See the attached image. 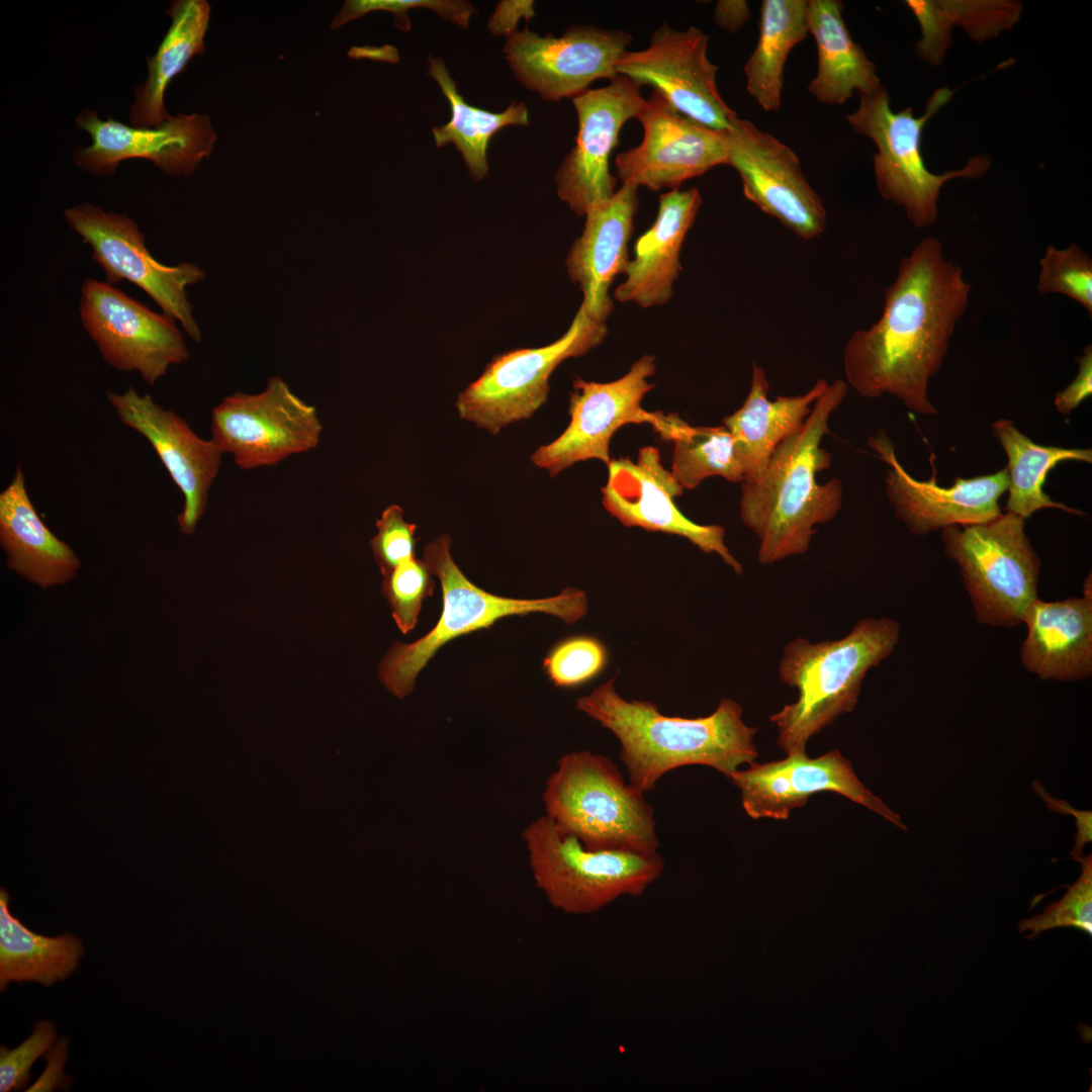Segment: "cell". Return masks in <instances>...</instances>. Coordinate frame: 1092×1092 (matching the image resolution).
Returning a JSON list of instances; mask_svg holds the SVG:
<instances>
[{
    "mask_svg": "<svg viewBox=\"0 0 1092 1092\" xmlns=\"http://www.w3.org/2000/svg\"><path fill=\"white\" fill-rule=\"evenodd\" d=\"M210 11L205 0H176L170 4L166 14L172 19L171 25L156 54L147 60V78L136 87L129 109L131 125L156 126L171 117L164 105L166 89L193 57L204 53Z\"/></svg>",
    "mask_w": 1092,
    "mask_h": 1092,
    "instance_id": "cell-31",
    "label": "cell"
},
{
    "mask_svg": "<svg viewBox=\"0 0 1092 1092\" xmlns=\"http://www.w3.org/2000/svg\"><path fill=\"white\" fill-rule=\"evenodd\" d=\"M842 10L839 0H808L809 32L818 57L808 91L828 105H842L854 92L871 94L882 86L875 64L852 38Z\"/></svg>",
    "mask_w": 1092,
    "mask_h": 1092,
    "instance_id": "cell-30",
    "label": "cell"
},
{
    "mask_svg": "<svg viewBox=\"0 0 1092 1092\" xmlns=\"http://www.w3.org/2000/svg\"><path fill=\"white\" fill-rule=\"evenodd\" d=\"M8 895L0 893V987L9 982L34 981L51 986L67 978L83 954L82 942L65 933L43 936L25 927L8 910Z\"/></svg>",
    "mask_w": 1092,
    "mask_h": 1092,
    "instance_id": "cell-35",
    "label": "cell"
},
{
    "mask_svg": "<svg viewBox=\"0 0 1092 1092\" xmlns=\"http://www.w3.org/2000/svg\"><path fill=\"white\" fill-rule=\"evenodd\" d=\"M1036 289L1041 294H1064L1092 315V259L1076 243L1064 249L1052 245L1039 259Z\"/></svg>",
    "mask_w": 1092,
    "mask_h": 1092,
    "instance_id": "cell-38",
    "label": "cell"
},
{
    "mask_svg": "<svg viewBox=\"0 0 1092 1092\" xmlns=\"http://www.w3.org/2000/svg\"><path fill=\"white\" fill-rule=\"evenodd\" d=\"M616 677L577 699L576 708L618 738L629 781L642 792L677 767L706 765L729 778L757 758V729L743 722V709L734 700L722 699L706 717L666 716L648 701L623 699Z\"/></svg>",
    "mask_w": 1092,
    "mask_h": 1092,
    "instance_id": "cell-2",
    "label": "cell"
},
{
    "mask_svg": "<svg viewBox=\"0 0 1092 1092\" xmlns=\"http://www.w3.org/2000/svg\"><path fill=\"white\" fill-rule=\"evenodd\" d=\"M81 323L106 363L138 372L154 385L170 366L189 358L175 321L157 313L108 282L86 279L81 286Z\"/></svg>",
    "mask_w": 1092,
    "mask_h": 1092,
    "instance_id": "cell-13",
    "label": "cell"
},
{
    "mask_svg": "<svg viewBox=\"0 0 1092 1092\" xmlns=\"http://www.w3.org/2000/svg\"><path fill=\"white\" fill-rule=\"evenodd\" d=\"M606 323L592 318L579 305L567 331L539 348L498 354L456 400L460 419L496 435L503 428L532 417L547 400L553 371L566 359L579 357L603 343Z\"/></svg>",
    "mask_w": 1092,
    "mask_h": 1092,
    "instance_id": "cell-10",
    "label": "cell"
},
{
    "mask_svg": "<svg viewBox=\"0 0 1092 1092\" xmlns=\"http://www.w3.org/2000/svg\"><path fill=\"white\" fill-rule=\"evenodd\" d=\"M323 431L316 408L293 393L279 376L256 394L225 396L211 414V440L242 469L275 465L318 445Z\"/></svg>",
    "mask_w": 1092,
    "mask_h": 1092,
    "instance_id": "cell-12",
    "label": "cell"
},
{
    "mask_svg": "<svg viewBox=\"0 0 1092 1092\" xmlns=\"http://www.w3.org/2000/svg\"><path fill=\"white\" fill-rule=\"evenodd\" d=\"M428 75L440 86L450 108V120L432 128L437 148L452 144L461 154L470 175L479 181L488 172L487 147L492 136L507 126L530 124L524 102L513 101L503 112H492L467 103L440 58L429 57Z\"/></svg>",
    "mask_w": 1092,
    "mask_h": 1092,
    "instance_id": "cell-34",
    "label": "cell"
},
{
    "mask_svg": "<svg viewBox=\"0 0 1092 1092\" xmlns=\"http://www.w3.org/2000/svg\"><path fill=\"white\" fill-rule=\"evenodd\" d=\"M423 559L412 557L383 577L382 593L399 630L406 634L418 621L423 601L433 594L435 581Z\"/></svg>",
    "mask_w": 1092,
    "mask_h": 1092,
    "instance_id": "cell-41",
    "label": "cell"
},
{
    "mask_svg": "<svg viewBox=\"0 0 1092 1092\" xmlns=\"http://www.w3.org/2000/svg\"><path fill=\"white\" fill-rule=\"evenodd\" d=\"M0 543L8 568L42 588L66 583L80 567L73 549L38 516L21 466L0 493Z\"/></svg>",
    "mask_w": 1092,
    "mask_h": 1092,
    "instance_id": "cell-28",
    "label": "cell"
},
{
    "mask_svg": "<svg viewBox=\"0 0 1092 1092\" xmlns=\"http://www.w3.org/2000/svg\"><path fill=\"white\" fill-rule=\"evenodd\" d=\"M808 33V0L761 2L758 41L743 70L747 92L763 110L781 108L787 59Z\"/></svg>",
    "mask_w": 1092,
    "mask_h": 1092,
    "instance_id": "cell-33",
    "label": "cell"
},
{
    "mask_svg": "<svg viewBox=\"0 0 1092 1092\" xmlns=\"http://www.w3.org/2000/svg\"><path fill=\"white\" fill-rule=\"evenodd\" d=\"M637 189L623 183L608 201L590 209L566 258L567 274L583 295L581 304L600 323H606L613 309L610 287L619 274H625L630 261L628 244L639 206Z\"/></svg>",
    "mask_w": 1092,
    "mask_h": 1092,
    "instance_id": "cell-25",
    "label": "cell"
},
{
    "mask_svg": "<svg viewBox=\"0 0 1092 1092\" xmlns=\"http://www.w3.org/2000/svg\"><path fill=\"white\" fill-rule=\"evenodd\" d=\"M67 1060V1039L59 1040L48 1054V1066L39 1079L27 1091H52L64 1081L63 1067Z\"/></svg>",
    "mask_w": 1092,
    "mask_h": 1092,
    "instance_id": "cell-49",
    "label": "cell"
},
{
    "mask_svg": "<svg viewBox=\"0 0 1092 1092\" xmlns=\"http://www.w3.org/2000/svg\"><path fill=\"white\" fill-rule=\"evenodd\" d=\"M607 466V482L601 488L603 505L621 524L684 537L704 553H716L735 573L742 574V564L725 544V529L697 524L676 507L674 497L684 487L661 464L656 447L641 448L636 461L624 457L611 460Z\"/></svg>",
    "mask_w": 1092,
    "mask_h": 1092,
    "instance_id": "cell-21",
    "label": "cell"
},
{
    "mask_svg": "<svg viewBox=\"0 0 1092 1092\" xmlns=\"http://www.w3.org/2000/svg\"><path fill=\"white\" fill-rule=\"evenodd\" d=\"M523 837L536 885L569 914H593L622 896H641L665 867L658 851L588 849L547 816L533 821Z\"/></svg>",
    "mask_w": 1092,
    "mask_h": 1092,
    "instance_id": "cell-8",
    "label": "cell"
},
{
    "mask_svg": "<svg viewBox=\"0 0 1092 1092\" xmlns=\"http://www.w3.org/2000/svg\"><path fill=\"white\" fill-rule=\"evenodd\" d=\"M643 127L640 145L617 155L623 183L653 191L678 189L691 178L728 165L724 130L704 126L676 111L653 92L636 117Z\"/></svg>",
    "mask_w": 1092,
    "mask_h": 1092,
    "instance_id": "cell-20",
    "label": "cell"
},
{
    "mask_svg": "<svg viewBox=\"0 0 1092 1092\" xmlns=\"http://www.w3.org/2000/svg\"><path fill=\"white\" fill-rule=\"evenodd\" d=\"M1012 513L971 525L942 529L946 556L960 567L976 619L992 627L1022 623L1037 597L1040 560Z\"/></svg>",
    "mask_w": 1092,
    "mask_h": 1092,
    "instance_id": "cell-9",
    "label": "cell"
},
{
    "mask_svg": "<svg viewBox=\"0 0 1092 1092\" xmlns=\"http://www.w3.org/2000/svg\"><path fill=\"white\" fill-rule=\"evenodd\" d=\"M651 426L662 439L674 443L670 472L684 489H694L712 476L743 482L744 461L726 427H693L676 414L660 412H655Z\"/></svg>",
    "mask_w": 1092,
    "mask_h": 1092,
    "instance_id": "cell-36",
    "label": "cell"
},
{
    "mask_svg": "<svg viewBox=\"0 0 1092 1092\" xmlns=\"http://www.w3.org/2000/svg\"><path fill=\"white\" fill-rule=\"evenodd\" d=\"M57 1034L50 1021H39L33 1032L13 1050L0 1049V1091L22 1089L29 1080V1070L56 1041Z\"/></svg>",
    "mask_w": 1092,
    "mask_h": 1092,
    "instance_id": "cell-44",
    "label": "cell"
},
{
    "mask_svg": "<svg viewBox=\"0 0 1092 1092\" xmlns=\"http://www.w3.org/2000/svg\"><path fill=\"white\" fill-rule=\"evenodd\" d=\"M120 422L145 437L183 496L180 530L193 534L208 502V492L221 464V450L200 438L177 414L158 404L151 394L129 386L107 392Z\"/></svg>",
    "mask_w": 1092,
    "mask_h": 1092,
    "instance_id": "cell-23",
    "label": "cell"
},
{
    "mask_svg": "<svg viewBox=\"0 0 1092 1092\" xmlns=\"http://www.w3.org/2000/svg\"><path fill=\"white\" fill-rule=\"evenodd\" d=\"M1034 791L1042 798L1050 810L1062 814H1070L1076 818L1077 833L1074 836L1075 845L1071 850L1073 858L1083 855V847L1092 840V812L1074 809L1068 802L1053 798L1043 789L1039 782H1033Z\"/></svg>",
    "mask_w": 1092,
    "mask_h": 1092,
    "instance_id": "cell-46",
    "label": "cell"
},
{
    "mask_svg": "<svg viewBox=\"0 0 1092 1092\" xmlns=\"http://www.w3.org/2000/svg\"><path fill=\"white\" fill-rule=\"evenodd\" d=\"M708 41V35L695 26L677 30L662 23L652 33L646 49L628 51L622 56L616 65L617 74L641 87H652L692 120L726 130L737 114L718 90L719 68L707 56Z\"/></svg>",
    "mask_w": 1092,
    "mask_h": 1092,
    "instance_id": "cell-17",
    "label": "cell"
},
{
    "mask_svg": "<svg viewBox=\"0 0 1092 1092\" xmlns=\"http://www.w3.org/2000/svg\"><path fill=\"white\" fill-rule=\"evenodd\" d=\"M972 287L935 238L904 256L884 292L880 318L854 331L843 349L848 384L862 397L891 394L913 413L934 416L930 378L940 369Z\"/></svg>",
    "mask_w": 1092,
    "mask_h": 1092,
    "instance_id": "cell-1",
    "label": "cell"
},
{
    "mask_svg": "<svg viewBox=\"0 0 1092 1092\" xmlns=\"http://www.w3.org/2000/svg\"><path fill=\"white\" fill-rule=\"evenodd\" d=\"M546 816L588 849L656 852L659 840L644 792L626 784L608 757L587 750L562 756L543 793Z\"/></svg>",
    "mask_w": 1092,
    "mask_h": 1092,
    "instance_id": "cell-5",
    "label": "cell"
},
{
    "mask_svg": "<svg viewBox=\"0 0 1092 1092\" xmlns=\"http://www.w3.org/2000/svg\"><path fill=\"white\" fill-rule=\"evenodd\" d=\"M728 165L739 174L743 194L803 240L820 237L825 206L807 181L796 153L747 119L734 116L724 130Z\"/></svg>",
    "mask_w": 1092,
    "mask_h": 1092,
    "instance_id": "cell-16",
    "label": "cell"
},
{
    "mask_svg": "<svg viewBox=\"0 0 1092 1092\" xmlns=\"http://www.w3.org/2000/svg\"><path fill=\"white\" fill-rule=\"evenodd\" d=\"M640 89L633 80L618 75L609 85L588 89L572 99L578 131L555 180L558 197L578 216H584L616 192L609 160L621 128L627 120L636 118L646 103Z\"/></svg>",
    "mask_w": 1092,
    "mask_h": 1092,
    "instance_id": "cell-18",
    "label": "cell"
},
{
    "mask_svg": "<svg viewBox=\"0 0 1092 1092\" xmlns=\"http://www.w3.org/2000/svg\"><path fill=\"white\" fill-rule=\"evenodd\" d=\"M750 15L748 3L744 0H720L713 12L714 22L731 33L741 29Z\"/></svg>",
    "mask_w": 1092,
    "mask_h": 1092,
    "instance_id": "cell-48",
    "label": "cell"
},
{
    "mask_svg": "<svg viewBox=\"0 0 1092 1092\" xmlns=\"http://www.w3.org/2000/svg\"><path fill=\"white\" fill-rule=\"evenodd\" d=\"M827 387L826 380L820 378L804 394L780 395L769 400L765 372L753 362L746 399L732 415L723 418V426L735 438L744 461L743 482H753L761 477L778 445L803 428L811 404Z\"/></svg>",
    "mask_w": 1092,
    "mask_h": 1092,
    "instance_id": "cell-29",
    "label": "cell"
},
{
    "mask_svg": "<svg viewBox=\"0 0 1092 1092\" xmlns=\"http://www.w3.org/2000/svg\"><path fill=\"white\" fill-rule=\"evenodd\" d=\"M728 779L740 791L742 807L753 819L786 820L793 809L804 806L811 796L829 791L907 830L900 815L859 781L850 761L837 749L816 758L803 752L790 753L784 759L762 764L754 761Z\"/></svg>",
    "mask_w": 1092,
    "mask_h": 1092,
    "instance_id": "cell-22",
    "label": "cell"
},
{
    "mask_svg": "<svg viewBox=\"0 0 1092 1092\" xmlns=\"http://www.w3.org/2000/svg\"><path fill=\"white\" fill-rule=\"evenodd\" d=\"M632 35L621 29L573 25L562 35H539L527 26L507 37L505 58L516 79L543 100L575 98L597 80L612 81Z\"/></svg>",
    "mask_w": 1092,
    "mask_h": 1092,
    "instance_id": "cell-14",
    "label": "cell"
},
{
    "mask_svg": "<svg viewBox=\"0 0 1092 1092\" xmlns=\"http://www.w3.org/2000/svg\"><path fill=\"white\" fill-rule=\"evenodd\" d=\"M846 393L841 379L828 384L803 428L778 445L761 477L741 483L740 517L759 540L762 565L807 552L817 532L814 526L830 522L841 509V480L834 477L820 484L816 475L831 464L830 453L820 444Z\"/></svg>",
    "mask_w": 1092,
    "mask_h": 1092,
    "instance_id": "cell-3",
    "label": "cell"
},
{
    "mask_svg": "<svg viewBox=\"0 0 1092 1092\" xmlns=\"http://www.w3.org/2000/svg\"><path fill=\"white\" fill-rule=\"evenodd\" d=\"M608 650L592 635H576L555 644L543 669L555 687L571 689L597 677L607 666Z\"/></svg>",
    "mask_w": 1092,
    "mask_h": 1092,
    "instance_id": "cell-39",
    "label": "cell"
},
{
    "mask_svg": "<svg viewBox=\"0 0 1092 1092\" xmlns=\"http://www.w3.org/2000/svg\"><path fill=\"white\" fill-rule=\"evenodd\" d=\"M701 204L702 196L695 187L660 195L656 219L635 242L626 279L614 291L616 300L643 308L668 302L681 271V246Z\"/></svg>",
    "mask_w": 1092,
    "mask_h": 1092,
    "instance_id": "cell-27",
    "label": "cell"
},
{
    "mask_svg": "<svg viewBox=\"0 0 1092 1092\" xmlns=\"http://www.w3.org/2000/svg\"><path fill=\"white\" fill-rule=\"evenodd\" d=\"M70 228L91 251L102 268L106 282L122 280L145 291L163 313L179 322L185 333L200 342L201 331L193 316L186 288L205 278V271L192 263L168 266L157 261L146 247V237L125 214L107 212L83 202L64 210Z\"/></svg>",
    "mask_w": 1092,
    "mask_h": 1092,
    "instance_id": "cell-11",
    "label": "cell"
},
{
    "mask_svg": "<svg viewBox=\"0 0 1092 1092\" xmlns=\"http://www.w3.org/2000/svg\"><path fill=\"white\" fill-rule=\"evenodd\" d=\"M1078 373L1074 380L1055 395L1054 404L1062 415L1071 414L1084 399L1092 394V346L1084 347L1076 358Z\"/></svg>",
    "mask_w": 1092,
    "mask_h": 1092,
    "instance_id": "cell-45",
    "label": "cell"
},
{
    "mask_svg": "<svg viewBox=\"0 0 1092 1092\" xmlns=\"http://www.w3.org/2000/svg\"><path fill=\"white\" fill-rule=\"evenodd\" d=\"M1091 575L1082 598L1044 602L1036 598L1022 623L1027 636L1021 647L1022 665L1040 679L1083 680L1092 674Z\"/></svg>",
    "mask_w": 1092,
    "mask_h": 1092,
    "instance_id": "cell-26",
    "label": "cell"
},
{
    "mask_svg": "<svg viewBox=\"0 0 1092 1092\" xmlns=\"http://www.w3.org/2000/svg\"><path fill=\"white\" fill-rule=\"evenodd\" d=\"M451 538L444 534L428 543L422 559L442 587L443 607L439 621L425 636L413 643L395 641L379 663L378 676L385 688L398 698L406 697L415 687L420 671L447 642L487 628L500 618L544 613L567 624L584 617L586 594L564 588L559 595L536 600L498 597L473 584L450 554Z\"/></svg>",
    "mask_w": 1092,
    "mask_h": 1092,
    "instance_id": "cell-6",
    "label": "cell"
},
{
    "mask_svg": "<svg viewBox=\"0 0 1092 1092\" xmlns=\"http://www.w3.org/2000/svg\"><path fill=\"white\" fill-rule=\"evenodd\" d=\"M900 632L891 618H863L840 639L789 641L779 677L798 691V698L769 717L778 728V745L787 754L806 752L812 736L852 712L866 674L889 657Z\"/></svg>",
    "mask_w": 1092,
    "mask_h": 1092,
    "instance_id": "cell-4",
    "label": "cell"
},
{
    "mask_svg": "<svg viewBox=\"0 0 1092 1092\" xmlns=\"http://www.w3.org/2000/svg\"><path fill=\"white\" fill-rule=\"evenodd\" d=\"M76 125L87 131L92 144L75 149V164L88 172L112 175L120 162L146 159L168 175L192 174L210 156L217 140L206 114L179 113L156 126H133L86 109Z\"/></svg>",
    "mask_w": 1092,
    "mask_h": 1092,
    "instance_id": "cell-19",
    "label": "cell"
},
{
    "mask_svg": "<svg viewBox=\"0 0 1092 1092\" xmlns=\"http://www.w3.org/2000/svg\"><path fill=\"white\" fill-rule=\"evenodd\" d=\"M1074 859L1080 863L1081 874L1074 884L1067 886V892L1062 899L1051 904L1041 914L1018 923L1021 933L1028 932L1026 938H1034L1043 931L1058 927H1074L1091 935L1092 854Z\"/></svg>",
    "mask_w": 1092,
    "mask_h": 1092,
    "instance_id": "cell-40",
    "label": "cell"
},
{
    "mask_svg": "<svg viewBox=\"0 0 1092 1092\" xmlns=\"http://www.w3.org/2000/svg\"><path fill=\"white\" fill-rule=\"evenodd\" d=\"M859 105L846 115L851 128L870 138L878 152L874 157L876 186L880 195L901 206L918 229L935 222L941 187L953 178H976L990 167L989 157L971 159L961 170L943 174L930 172L921 153L922 131L927 121L952 96L946 87L930 96L923 115L916 117L911 107L894 112L885 86L871 94H859Z\"/></svg>",
    "mask_w": 1092,
    "mask_h": 1092,
    "instance_id": "cell-7",
    "label": "cell"
},
{
    "mask_svg": "<svg viewBox=\"0 0 1092 1092\" xmlns=\"http://www.w3.org/2000/svg\"><path fill=\"white\" fill-rule=\"evenodd\" d=\"M870 448L889 465L886 491L896 517L918 536L953 525L986 522L1001 513L999 499L1008 487L1006 468L971 478L957 477L950 486L912 477L899 462L887 433L879 430L868 439Z\"/></svg>",
    "mask_w": 1092,
    "mask_h": 1092,
    "instance_id": "cell-24",
    "label": "cell"
},
{
    "mask_svg": "<svg viewBox=\"0 0 1092 1092\" xmlns=\"http://www.w3.org/2000/svg\"><path fill=\"white\" fill-rule=\"evenodd\" d=\"M655 369V358L645 354L614 381L602 383L574 378L568 426L555 440L538 447L531 456L532 462L551 477L590 459L608 465L610 441L620 428L654 422L655 413L645 411L641 402L654 387L648 378Z\"/></svg>",
    "mask_w": 1092,
    "mask_h": 1092,
    "instance_id": "cell-15",
    "label": "cell"
},
{
    "mask_svg": "<svg viewBox=\"0 0 1092 1092\" xmlns=\"http://www.w3.org/2000/svg\"><path fill=\"white\" fill-rule=\"evenodd\" d=\"M992 433L1002 446L1008 464L1007 512L1023 520L1036 511L1053 508L1082 515L1077 509L1053 500L1043 490L1049 472L1064 461L1092 462L1091 449L1044 446L1022 434L1012 421L999 419L992 424Z\"/></svg>",
    "mask_w": 1092,
    "mask_h": 1092,
    "instance_id": "cell-32",
    "label": "cell"
},
{
    "mask_svg": "<svg viewBox=\"0 0 1092 1092\" xmlns=\"http://www.w3.org/2000/svg\"><path fill=\"white\" fill-rule=\"evenodd\" d=\"M376 528L377 534L370 540V546L385 577L400 563L416 556L417 526L404 520L401 507L390 505L376 521Z\"/></svg>",
    "mask_w": 1092,
    "mask_h": 1092,
    "instance_id": "cell-43",
    "label": "cell"
},
{
    "mask_svg": "<svg viewBox=\"0 0 1092 1092\" xmlns=\"http://www.w3.org/2000/svg\"><path fill=\"white\" fill-rule=\"evenodd\" d=\"M414 8L431 9L441 18L465 29L469 27L470 16L476 12L470 2L459 0H348L334 17L330 28L339 29L370 12L387 11L393 15L396 28L408 31L412 23L407 11Z\"/></svg>",
    "mask_w": 1092,
    "mask_h": 1092,
    "instance_id": "cell-42",
    "label": "cell"
},
{
    "mask_svg": "<svg viewBox=\"0 0 1092 1092\" xmlns=\"http://www.w3.org/2000/svg\"><path fill=\"white\" fill-rule=\"evenodd\" d=\"M922 32L916 52L924 61L937 65L950 43L951 26H963L972 38L984 40L1011 27L1022 6L1010 1H921L908 0Z\"/></svg>",
    "mask_w": 1092,
    "mask_h": 1092,
    "instance_id": "cell-37",
    "label": "cell"
},
{
    "mask_svg": "<svg viewBox=\"0 0 1092 1092\" xmlns=\"http://www.w3.org/2000/svg\"><path fill=\"white\" fill-rule=\"evenodd\" d=\"M534 15L533 1H502L497 4L487 26L493 34H504L508 37L518 30L517 25L521 18L528 20Z\"/></svg>",
    "mask_w": 1092,
    "mask_h": 1092,
    "instance_id": "cell-47",
    "label": "cell"
}]
</instances>
